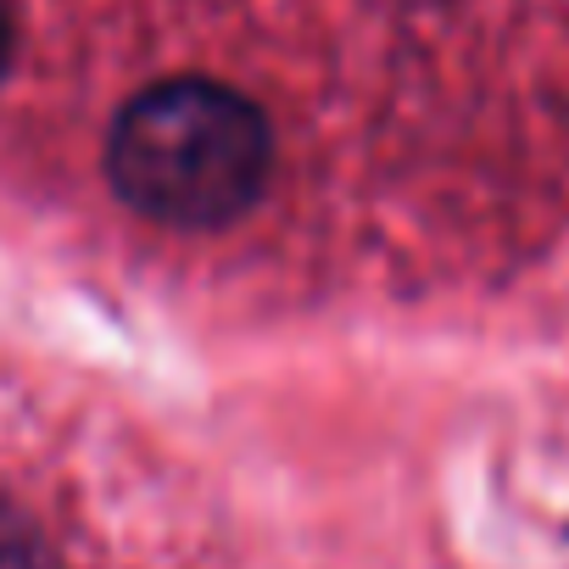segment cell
<instances>
[{
    "mask_svg": "<svg viewBox=\"0 0 569 569\" xmlns=\"http://www.w3.org/2000/svg\"><path fill=\"white\" fill-rule=\"evenodd\" d=\"M273 162L268 118L251 96L184 73L123 101L107 134L112 190L173 229H218L240 218Z\"/></svg>",
    "mask_w": 569,
    "mask_h": 569,
    "instance_id": "obj_1",
    "label": "cell"
},
{
    "mask_svg": "<svg viewBox=\"0 0 569 569\" xmlns=\"http://www.w3.org/2000/svg\"><path fill=\"white\" fill-rule=\"evenodd\" d=\"M7 62H12V12L0 0V73H7Z\"/></svg>",
    "mask_w": 569,
    "mask_h": 569,
    "instance_id": "obj_3",
    "label": "cell"
},
{
    "mask_svg": "<svg viewBox=\"0 0 569 569\" xmlns=\"http://www.w3.org/2000/svg\"><path fill=\"white\" fill-rule=\"evenodd\" d=\"M0 569H62L46 530L12 502H0Z\"/></svg>",
    "mask_w": 569,
    "mask_h": 569,
    "instance_id": "obj_2",
    "label": "cell"
}]
</instances>
